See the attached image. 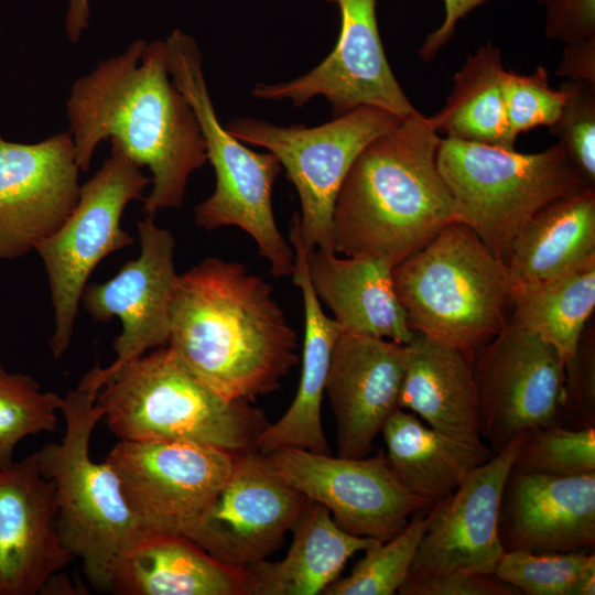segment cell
<instances>
[{
	"instance_id": "19",
	"label": "cell",
	"mask_w": 595,
	"mask_h": 595,
	"mask_svg": "<svg viewBox=\"0 0 595 595\" xmlns=\"http://www.w3.org/2000/svg\"><path fill=\"white\" fill-rule=\"evenodd\" d=\"M73 560L60 537L54 485L35 454L0 466V595L40 594Z\"/></svg>"
},
{
	"instance_id": "28",
	"label": "cell",
	"mask_w": 595,
	"mask_h": 595,
	"mask_svg": "<svg viewBox=\"0 0 595 595\" xmlns=\"http://www.w3.org/2000/svg\"><path fill=\"white\" fill-rule=\"evenodd\" d=\"M381 433L387 458L397 477L431 505L453 493L493 456L484 442L472 444L455 440L399 408L387 419Z\"/></svg>"
},
{
	"instance_id": "4",
	"label": "cell",
	"mask_w": 595,
	"mask_h": 595,
	"mask_svg": "<svg viewBox=\"0 0 595 595\" xmlns=\"http://www.w3.org/2000/svg\"><path fill=\"white\" fill-rule=\"evenodd\" d=\"M96 404L119 441H182L239 456L257 451L268 421L194 375L167 347L128 363L98 391Z\"/></svg>"
},
{
	"instance_id": "11",
	"label": "cell",
	"mask_w": 595,
	"mask_h": 595,
	"mask_svg": "<svg viewBox=\"0 0 595 595\" xmlns=\"http://www.w3.org/2000/svg\"><path fill=\"white\" fill-rule=\"evenodd\" d=\"M236 456L182 441H119L106 462L144 534L191 539Z\"/></svg>"
},
{
	"instance_id": "3",
	"label": "cell",
	"mask_w": 595,
	"mask_h": 595,
	"mask_svg": "<svg viewBox=\"0 0 595 595\" xmlns=\"http://www.w3.org/2000/svg\"><path fill=\"white\" fill-rule=\"evenodd\" d=\"M441 139L428 116L415 110L360 152L335 202V253L394 267L455 221L437 167Z\"/></svg>"
},
{
	"instance_id": "29",
	"label": "cell",
	"mask_w": 595,
	"mask_h": 595,
	"mask_svg": "<svg viewBox=\"0 0 595 595\" xmlns=\"http://www.w3.org/2000/svg\"><path fill=\"white\" fill-rule=\"evenodd\" d=\"M507 71L501 52L491 43L468 54L454 75L446 104L429 118L443 136L515 150L516 138L509 131L504 84Z\"/></svg>"
},
{
	"instance_id": "39",
	"label": "cell",
	"mask_w": 595,
	"mask_h": 595,
	"mask_svg": "<svg viewBox=\"0 0 595 595\" xmlns=\"http://www.w3.org/2000/svg\"><path fill=\"white\" fill-rule=\"evenodd\" d=\"M544 10V32L563 44L595 36V0H537Z\"/></svg>"
},
{
	"instance_id": "12",
	"label": "cell",
	"mask_w": 595,
	"mask_h": 595,
	"mask_svg": "<svg viewBox=\"0 0 595 595\" xmlns=\"http://www.w3.org/2000/svg\"><path fill=\"white\" fill-rule=\"evenodd\" d=\"M473 372L493 455L522 432L559 424L565 364L536 333L507 322L474 354Z\"/></svg>"
},
{
	"instance_id": "32",
	"label": "cell",
	"mask_w": 595,
	"mask_h": 595,
	"mask_svg": "<svg viewBox=\"0 0 595 595\" xmlns=\"http://www.w3.org/2000/svg\"><path fill=\"white\" fill-rule=\"evenodd\" d=\"M62 405L58 394L0 364V466L14 462L15 447L26 436L54 431Z\"/></svg>"
},
{
	"instance_id": "17",
	"label": "cell",
	"mask_w": 595,
	"mask_h": 595,
	"mask_svg": "<svg viewBox=\"0 0 595 595\" xmlns=\"http://www.w3.org/2000/svg\"><path fill=\"white\" fill-rule=\"evenodd\" d=\"M69 131L37 143L0 134V259H19L55 232L79 198Z\"/></svg>"
},
{
	"instance_id": "9",
	"label": "cell",
	"mask_w": 595,
	"mask_h": 595,
	"mask_svg": "<svg viewBox=\"0 0 595 595\" xmlns=\"http://www.w3.org/2000/svg\"><path fill=\"white\" fill-rule=\"evenodd\" d=\"M108 159L80 186L71 215L35 250L48 280L54 332L48 346L55 359L68 349L86 283L107 256L129 247L133 238L121 227L126 206L142 194L151 178L113 139Z\"/></svg>"
},
{
	"instance_id": "5",
	"label": "cell",
	"mask_w": 595,
	"mask_h": 595,
	"mask_svg": "<svg viewBox=\"0 0 595 595\" xmlns=\"http://www.w3.org/2000/svg\"><path fill=\"white\" fill-rule=\"evenodd\" d=\"M392 279L411 329L434 342L474 355L507 323L509 270L462 223L394 266Z\"/></svg>"
},
{
	"instance_id": "27",
	"label": "cell",
	"mask_w": 595,
	"mask_h": 595,
	"mask_svg": "<svg viewBox=\"0 0 595 595\" xmlns=\"http://www.w3.org/2000/svg\"><path fill=\"white\" fill-rule=\"evenodd\" d=\"M595 258V188L560 196L540 208L512 245L506 263L513 285L542 282Z\"/></svg>"
},
{
	"instance_id": "36",
	"label": "cell",
	"mask_w": 595,
	"mask_h": 595,
	"mask_svg": "<svg viewBox=\"0 0 595 595\" xmlns=\"http://www.w3.org/2000/svg\"><path fill=\"white\" fill-rule=\"evenodd\" d=\"M506 117L513 138L531 129L551 127L564 101L559 88H551L547 69L539 65L530 74L507 71L504 84Z\"/></svg>"
},
{
	"instance_id": "38",
	"label": "cell",
	"mask_w": 595,
	"mask_h": 595,
	"mask_svg": "<svg viewBox=\"0 0 595 595\" xmlns=\"http://www.w3.org/2000/svg\"><path fill=\"white\" fill-rule=\"evenodd\" d=\"M400 595H520L494 573L450 572L408 577Z\"/></svg>"
},
{
	"instance_id": "1",
	"label": "cell",
	"mask_w": 595,
	"mask_h": 595,
	"mask_svg": "<svg viewBox=\"0 0 595 595\" xmlns=\"http://www.w3.org/2000/svg\"><path fill=\"white\" fill-rule=\"evenodd\" d=\"M66 113L80 171L90 169L97 145L107 139L149 167L144 215L181 207L190 175L207 162L197 118L171 79L165 40H134L123 53L100 61L73 84Z\"/></svg>"
},
{
	"instance_id": "31",
	"label": "cell",
	"mask_w": 595,
	"mask_h": 595,
	"mask_svg": "<svg viewBox=\"0 0 595 595\" xmlns=\"http://www.w3.org/2000/svg\"><path fill=\"white\" fill-rule=\"evenodd\" d=\"M428 509L415 512L393 538L366 549L350 574L332 582L324 595H393L410 575L428 526Z\"/></svg>"
},
{
	"instance_id": "16",
	"label": "cell",
	"mask_w": 595,
	"mask_h": 595,
	"mask_svg": "<svg viewBox=\"0 0 595 595\" xmlns=\"http://www.w3.org/2000/svg\"><path fill=\"white\" fill-rule=\"evenodd\" d=\"M306 498L258 451L236 456L231 472L190 540L219 562L245 569L283 542Z\"/></svg>"
},
{
	"instance_id": "2",
	"label": "cell",
	"mask_w": 595,
	"mask_h": 595,
	"mask_svg": "<svg viewBox=\"0 0 595 595\" xmlns=\"http://www.w3.org/2000/svg\"><path fill=\"white\" fill-rule=\"evenodd\" d=\"M166 346L230 400L273 392L299 361L295 332L273 288L245 264L216 257L178 274Z\"/></svg>"
},
{
	"instance_id": "34",
	"label": "cell",
	"mask_w": 595,
	"mask_h": 595,
	"mask_svg": "<svg viewBox=\"0 0 595 595\" xmlns=\"http://www.w3.org/2000/svg\"><path fill=\"white\" fill-rule=\"evenodd\" d=\"M594 555L585 552L537 554L505 551L494 574L527 595H572L578 575Z\"/></svg>"
},
{
	"instance_id": "42",
	"label": "cell",
	"mask_w": 595,
	"mask_h": 595,
	"mask_svg": "<svg viewBox=\"0 0 595 595\" xmlns=\"http://www.w3.org/2000/svg\"><path fill=\"white\" fill-rule=\"evenodd\" d=\"M88 0H69L65 18V29L68 40L76 43L82 32L88 26Z\"/></svg>"
},
{
	"instance_id": "23",
	"label": "cell",
	"mask_w": 595,
	"mask_h": 595,
	"mask_svg": "<svg viewBox=\"0 0 595 595\" xmlns=\"http://www.w3.org/2000/svg\"><path fill=\"white\" fill-rule=\"evenodd\" d=\"M315 294L333 313L343 333L408 344L415 335L393 285L392 268L379 259L339 258L333 251L306 249Z\"/></svg>"
},
{
	"instance_id": "15",
	"label": "cell",
	"mask_w": 595,
	"mask_h": 595,
	"mask_svg": "<svg viewBox=\"0 0 595 595\" xmlns=\"http://www.w3.org/2000/svg\"><path fill=\"white\" fill-rule=\"evenodd\" d=\"M339 9L340 28L332 52L309 73L290 82L257 84L256 98L290 100L301 107L322 96L334 117L371 106L404 119L412 106L387 60L379 34L376 0H327Z\"/></svg>"
},
{
	"instance_id": "8",
	"label": "cell",
	"mask_w": 595,
	"mask_h": 595,
	"mask_svg": "<svg viewBox=\"0 0 595 595\" xmlns=\"http://www.w3.org/2000/svg\"><path fill=\"white\" fill-rule=\"evenodd\" d=\"M165 43L171 79L197 118L216 177L213 194L195 207V224L205 230L239 227L255 240L272 275H292L294 251L280 232L272 208L273 184L282 170L279 159L272 152H253L221 127L195 40L174 30Z\"/></svg>"
},
{
	"instance_id": "6",
	"label": "cell",
	"mask_w": 595,
	"mask_h": 595,
	"mask_svg": "<svg viewBox=\"0 0 595 595\" xmlns=\"http://www.w3.org/2000/svg\"><path fill=\"white\" fill-rule=\"evenodd\" d=\"M95 398L78 387L69 390L61 409L65 420L62 440L34 454L42 474L54 485L64 547L82 562L95 589L109 592L116 562L147 534L129 509L113 468L90 457V437L102 419Z\"/></svg>"
},
{
	"instance_id": "25",
	"label": "cell",
	"mask_w": 595,
	"mask_h": 595,
	"mask_svg": "<svg viewBox=\"0 0 595 595\" xmlns=\"http://www.w3.org/2000/svg\"><path fill=\"white\" fill-rule=\"evenodd\" d=\"M119 595H245L244 569L226 565L181 536L147 534L115 564Z\"/></svg>"
},
{
	"instance_id": "24",
	"label": "cell",
	"mask_w": 595,
	"mask_h": 595,
	"mask_svg": "<svg viewBox=\"0 0 595 595\" xmlns=\"http://www.w3.org/2000/svg\"><path fill=\"white\" fill-rule=\"evenodd\" d=\"M405 365L398 408L455 440L480 444L473 356L422 334L404 345Z\"/></svg>"
},
{
	"instance_id": "30",
	"label": "cell",
	"mask_w": 595,
	"mask_h": 595,
	"mask_svg": "<svg viewBox=\"0 0 595 595\" xmlns=\"http://www.w3.org/2000/svg\"><path fill=\"white\" fill-rule=\"evenodd\" d=\"M595 307V258L549 280L513 288L507 322L529 329L567 363Z\"/></svg>"
},
{
	"instance_id": "21",
	"label": "cell",
	"mask_w": 595,
	"mask_h": 595,
	"mask_svg": "<svg viewBox=\"0 0 595 595\" xmlns=\"http://www.w3.org/2000/svg\"><path fill=\"white\" fill-rule=\"evenodd\" d=\"M404 365L403 344L342 333L325 383L336 422L338 456L369 455L385 422L398 409Z\"/></svg>"
},
{
	"instance_id": "26",
	"label": "cell",
	"mask_w": 595,
	"mask_h": 595,
	"mask_svg": "<svg viewBox=\"0 0 595 595\" xmlns=\"http://www.w3.org/2000/svg\"><path fill=\"white\" fill-rule=\"evenodd\" d=\"M293 540L279 561L244 569L245 595H317L334 582L355 553L380 542L349 534L322 505L306 500L294 523Z\"/></svg>"
},
{
	"instance_id": "20",
	"label": "cell",
	"mask_w": 595,
	"mask_h": 595,
	"mask_svg": "<svg viewBox=\"0 0 595 595\" xmlns=\"http://www.w3.org/2000/svg\"><path fill=\"white\" fill-rule=\"evenodd\" d=\"M497 529L504 551L594 552L595 472L558 477L510 470Z\"/></svg>"
},
{
	"instance_id": "18",
	"label": "cell",
	"mask_w": 595,
	"mask_h": 595,
	"mask_svg": "<svg viewBox=\"0 0 595 595\" xmlns=\"http://www.w3.org/2000/svg\"><path fill=\"white\" fill-rule=\"evenodd\" d=\"M526 432L430 507L409 577L450 572L494 573L505 552L497 529L501 493Z\"/></svg>"
},
{
	"instance_id": "13",
	"label": "cell",
	"mask_w": 595,
	"mask_h": 595,
	"mask_svg": "<svg viewBox=\"0 0 595 595\" xmlns=\"http://www.w3.org/2000/svg\"><path fill=\"white\" fill-rule=\"evenodd\" d=\"M266 457L290 487L325 507L342 530L356 537L385 542L432 506L400 482L381 452L348 458L283 447Z\"/></svg>"
},
{
	"instance_id": "7",
	"label": "cell",
	"mask_w": 595,
	"mask_h": 595,
	"mask_svg": "<svg viewBox=\"0 0 595 595\" xmlns=\"http://www.w3.org/2000/svg\"><path fill=\"white\" fill-rule=\"evenodd\" d=\"M437 167L453 198L455 221L468 226L505 264L515 240L540 208L594 186L560 142L540 152L519 153L442 138Z\"/></svg>"
},
{
	"instance_id": "33",
	"label": "cell",
	"mask_w": 595,
	"mask_h": 595,
	"mask_svg": "<svg viewBox=\"0 0 595 595\" xmlns=\"http://www.w3.org/2000/svg\"><path fill=\"white\" fill-rule=\"evenodd\" d=\"M511 470L558 477L595 472V428L527 431Z\"/></svg>"
},
{
	"instance_id": "22",
	"label": "cell",
	"mask_w": 595,
	"mask_h": 595,
	"mask_svg": "<svg viewBox=\"0 0 595 595\" xmlns=\"http://www.w3.org/2000/svg\"><path fill=\"white\" fill-rule=\"evenodd\" d=\"M290 244L294 251L293 282L301 290L304 306L301 378L291 405L277 422L268 423L258 439L257 451L268 455L283 447H295L329 454L321 405L333 350L343 329L324 313L311 284L298 214L291 221Z\"/></svg>"
},
{
	"instance_id": "41",
	"label": "cell",
	"mask_w": 595,
	"mask_h": 595,
	"mask_svg": "<svg viewBox=\"0 0 595 595\" xmlns=\"http://www.w3.org/2000/svg\"><path fill=\"white\" fill-rule=\"evenodd\" d=\"M555 74L565 80L595 84V36L564 44Z\"/></svg>"
},
{
	"instance_id": "10",
	"label": "cell",
	"mask_w": 595,
	"mask_h": 595,
	"mask_svg": "<svg viewBox=\"0 0 595 595\" xmlns=\"http://www.w3.org/2000/svg\"><path fill=\"white\" fill-rule=\"evenodd\" d=\"M401 121L383 109L361 106L316 127H282L242 117L230 120L226 130L279 159L300 197L298 216L304 247L333 251L332 216L349 169L370 142Z\"/></svg>"
},
{
	"instance_id": "37",
	"label": "cell",
	"mask_w": 595,
	"mask_h": 595,
	"mask_svg": "<svg viewBox=\"0 0 595 595\" xmlns=\"http://www.w3.org/2000/svg\"><path fill=\"white\" fill-rule=\"evenodd\" d=\"M559 425L570 430L595 428L594 332L584 329L575 355L565 363Z\"/></svg>"
},
{
	"instance_id": "43",
	"label": "cell",
	"mask_w": 595,
	"mask_h": 595,
	"mask_svg": "<svg viewBox=\"0 0 595 595\" xmlns=\"http://www.w3.org/2000/svg\"><path fill=\"white\" fill-rule=\"evenodd\" d=\"M595 594V554L582 569L578 578L573 587L572 595H594Z\"/></svg>"
},
{
	"instance_id": "40",
	"label": "cell",
	"mask_w": 595,
	"mask_h": 595,
	"mask_svg": "<svg viewBox=\"0 0 595 595\" xmlns=\"http://www.w3.org/2000/svg\"><path fill=\"white\" fill-rule=\"evenodd\" d=\"M490 0H444L445 18L440 28L431 32L419 50L420 57L432 61L452 40L457 23L474 9Z\"/></svg>"
},
{
	"instance_id": "14",
	"label": "cell",
	"mask_w": 595,
	"mask_h": 595,
	"mask_svg": "<svg viewBox=\"0 0 595 595\" xmlns=\"http://www.w3.org/2000/svg\"><path fill=\"white\" fill-rule=\"evenodd\" d=\"M137 227L140 256L108 281L86 285L80 299L95 322L118 317L122 325L113 340L115 360L104 368L94 367L78 385L95 397L122 366L166 346L170 337V310L178 277L175 239L169 229L155 224L154 216L144 215Z\"/></svg>"
},
{
	"instance_id": "35",
	"label": "cell",
	"mask_w": 595,
	"mask_h": 595,
	"mask_svg": "<svg viewBox=\"0 0 595 595\" xmlns=\"http://www.w3.org/2000/svg\"><path fill=\"white\" fill-rule=\"evenodd\" d=\"M563 106L550 131L558 137L573 165L595 184V84L564 80Z\"/></svg>"
}]
</instances>
